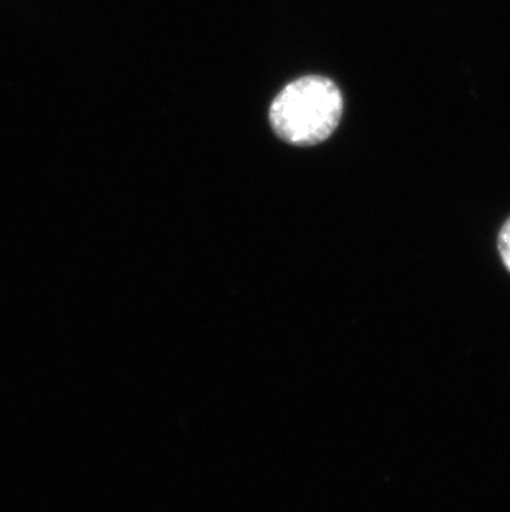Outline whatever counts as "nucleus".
I'll return each mask as SVG.
<instances>
[{
  "mask_svg": "<svg viewBox=\"0 0 510 512\" xmlns=\"http://www.w3.org/2000/svg\"><path fill=\"white\" fill-rule=\"evenodd\" d=\"M343 108L337 83L322 75H305L287 83L272 100L270 126L289 145H320L337 130Z\"/></svg>",
  "mask_w": 510,
  "mask_h": 512,
  "instance_id": "f257e3e1",
  "label": "nucleus"
},
{
  "mask_svg": "<svg viewBox=\"0 0 510 512\" xmlns=\"http://www.w3.org/2000/svg\"><path fill=\"white\" fill-rule=\"evenodd\" d=\"M499 252H501L502 261L510 271V219L504 224L499 236Z\"/></svg>",
  "mask_w": 510,
  "mask_h": 512,
  "instance_id": "f03ea898",
  "label": "nucleus"
}]
</instances>
